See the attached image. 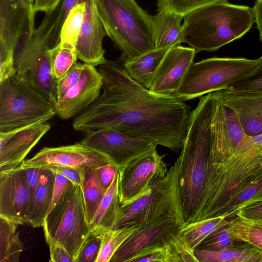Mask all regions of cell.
I'll list each match as a JSON object with an SVG mask.
<instances>
[{"mask_svg": "<svg viewBox=\"0 0 262 262\" xmlns=\"http://www.w3.org/2000/svg\"><path fill=\"white\" fill-rule=\"evenodd\" d=\"M102 93L75 116L73 128L86 133L113 129L181 150L187 134L190 107L174 95L151 92L133 79L119 60L99 66Z\"/></svg>", "mask_w": 262, "mask_h": 262, "instance_id": "cell-1", "label": "cell"}, {"mask_svg": "<svg viewBox=\"0 0 262 262\" xmlns=\"http://www.w3.org/2000/svg\"><path fill=\"white\" fill-rule=\"evenodd\" d=\"M178 158L166 175L152 183L154 194L135 223L138 227L110 262H137L159 252L162 262H198L182 234L185 227L179 189Z\"/></svg>", "mask_w": 262, "mask_h": 262, "instance_id": "cell-2", "label": "cell"}, {"mask_svg": "<svg viewBox=\"0 0 262 262\" xmlns=\"http://www.w3.org/2000/svg\"><path fill=\"white\" fill-rule=\"evenodd\" d=\"M215 92L200 98L191 111L179 157V189L186 225L199 221L206 186L210 150Z\"/></svg>", "mask_w": 262, "mask_h": 262, "instance_id": "cell-3", "label": "cell"}, {"mask_svg": "<svg viewBox=\"0 0 262 262\" xmlns=\"http://www.w3.org/2000/svg\"><path fill=\"white\" fill-rule=\"evenodd\" d=\"M183 42L200 51L213 52L242 38L255 23L253 8L215 2L184 16Z\"/></svg>", "mask_w": 262, "mask_h": 262, "instance_id": "cell-4", "label": "cell"}, {"mask_svg": "<svg viewBox=\"0 0 262 262\" xmlns=\"http://www.w3.org/2000/svg\"><path fill=\"white\" fill-rule=\"evenodd\" d=\"M262 173V134L248 136L223 164L208 166L199 221L215 217L236 193Z\"/></svg>", "mask_w": 262, "mask_h": 262, "instance_id": "cell-5", "label": "cell"}, {"mask_svg": "<svg viewBox=\"0 0 262 262\" xmlns=\"http://www.w3.org/2000/svg\"><path fill=\"white\" fill-rule=\"evenodd\" d=\"M106 35L119 49L124 63L155 49L152 16L135 0H95Z\"/></svg>", "mask_w": 262, "mask_h": 262, "instance_id": "cell-6", "label": "cell"}, {"mask_svg": "<svg viewBox=\"0 0 262 262\" xmlns=\"http://www.w3.org/2000/svg\"><path fill=\"white\" fill-rule=\"evenodd\" d=\"M60 9L46 13L39 26L32 34L18 41L14 55L16 74L27 80L54 106L57 102L55 81L52 75L49 50L53 48L51 37Z\"/></svg>", "mask_w": 262, "mask_h": 262, "instance_id": "cell-7", "label": "cell"}, {"mask_svg": "<svg viewBox=\"0 0 262 262\" xmlns=\"http://www.w3.org/2000/svg\"><path fill=\"white\" fill-rule=\"evenodd\" d=\"M259 59L212 57L193 62L174 95L183 101L227 89L257 67Z\"/></svg>", "mask_w": 262, "mask_h": 262, "instance_id": "cell-8", "label": "cell"}, {"mask_svg": "<svg viewBox=\"0 0 262 262\" xmlns=\"http://www.w3.org/2000/svg\"><path fill=\"white\" fill-rule=\"evenodd\" d=\"M56 114L54 105L16 73L0 82V132L47 122Z\"/></svg>", "mask_w": 262, "mask_h": 262, "instance_id": "cell-9", "label": "cell"}, {"mask_svg": "<svg viewBox=\"0 0 262 262\" xmlns=\"http://www.w3.org/2000/svg\"><path fill=\"white\" fill-rule=\"evenodd\" d=\"M42 227L47 243L62 245L75 262L91 232L80 186L74 184L64 193L47 214Z\"/></svg>", "mask_w": 262, "mask_h": 262, "instance_id": "cell-10", "label": "cell"}, {"mask_svg": "<svg viewBox=\"0 0 262 262\" xmlns=\"http://www.w3.org/2000/svg\"><path fill=\"white\" fill-rule=\"evenodd\" d=\"M211 131L209 167L223 164L248 137L235 112L223 100L220 91L215 92Z\"/></svg>", "mask_w": 262, "mask_h": 262, "instance_id": "cell-11", "label": "cell"}, {"mask_svg": "<svg viewBox=\"0 0 262 262\" xmlns=\"http://www.w3.org/2000/svg\"><path fill=\"white\" fill-rule=\"evenodd\" d=\"M86 133L80 142L104 156L119 169L156 149L158 146L152 141L132 137L110 128Z\"/></svg>", "mask_w": 262, "mask_h": 262, "instance_id": "cell-12", "label": "cell"}, {"mask_svg": "<svg viewBox=\"0 0 262 262\" xmlns=\"http://www.w3.org/2000/svg\"><path fill=\"white\" fill-rule=\"evenodd\" d=\"M163 158L155 149L119 169L118 191L121 207L144 194L154 181L166 175L168 169Z\"/></svg>", "mask_w": 262, "mask_h": 262, "instance_id": "cell-13", "label": "cell"}, {"mask_svg": "<svg viewBox=\"0 0 262 262\" xmlns=\"http://www.w3.org/2000/svg\"><path fill=\"white\" fill-rule=\"evenodd\" d=\"M28 21L19 0H0V82L15 74L14 55Z\"/></svg>", "mask_w": 262, "mask_h": 262, "instance_id": "cell-14", "label": "cell"}, {"mask_svg": "<svg viewBox=\"0 0 262 262\" xmlns=\"http://www.w3.org/2000/svg\"><path fill=\"white\" fill-rule=\"evenodd\" d=\"M110 163L104 156L79 142L58 147H45L31 158L25 160L20 165L23 168L51 165L97 168Z\"/></svg>", "mask_w": 262, "mask_h": 262, "instance_id": "cell-15", "label": "cell"}, {"mask_svg": "<svg viewBox=\"0 0 262 262\" xmlns=\"http://www.w3.org/2000/svg\"><path fill=\"white\" fill-rule=\"evenodd\" d=\"M29 195L25 170L20 165L0 170V216L17 225L26 224Z\"/></svg>", "mask_w": 262, "mask_h": 262, "instance_id": "cell-16", "label": "cell"}, {"mask_svg": "<svg viewBox=\"0 0 262 262\" xmlns=\"http://www.w3.org/2000/svg\"><path fill=\"white\" fill-rule=\"evenodd\" d=\"M102 86L103 79L98 70L93 65L83 63L78 82L55 104L56 115L63 120L76 116L98 98Z\"/></svg>", "mask_w": 262, "mask_h": 262, "instance_id": "cell-17", "label": "cell"}, {"mask_svg": "<svg viewBox=\"0 0 262 262\" xmlns=\"http://www.w3.org/2000/svg\"><path fill=\"white\" fill-rule=\"evenodd\" d=\"M50 128L51 125L43 122L0 132V170L20 165Z\"/></svg>", "mask_w": 262, "mask_h": 262, "instance_id": "cell-18", "label": "cell"}, {"mask_svg": "<svg viewBox=\"0 0 262 262\" xmlns=\"http://www.w3.org/2000/svg\"><path fill=\"white\" fill-rule=\"evenodd\" d=\"M196 54L191 47L177 45L167 52L154 76L149 90L162 95H173Z\"/></svg>", "mask_w": 262, "mask_h": 262, "instance_id": "cell-19", "label": "cell"}, {"mask_svg": "<svg viewBox=\"0 0 262 262\" xmlns=\"http://www.w3.org/2000/svg\"><path fill=\"white\" fill-rule=\"evenodd\" d=\"M85 11L76 45L78 58L95 67L106 62L102 41L106 35L95 0L85 1Z\"/></svg>", "mask_w": 262, "mask_h": 262, "instance_id": "cell-20", "label": "cell"}, {"mask_svg": "<svg viewBox=\"0 0 262 262\" xmlns=\"http://www.w3.org/2000/svg\"><path fill=\"white\" fill-rule=\"evenodd\" d=\"M220 91L224 101L236 114L246 134H262V92Z\"/></svg>", "mask_w": 262, "mask_h": 262, "instance_id": "cell-21", "label": "cell"}, {"mask_svg": "<svg viewBox=\"0 0 262 262\" xmlns=\"http://www.w3.org/2000/svg\"><path fill=\"white\" fill-rule=\"evenodd\" d=\"M158 13L152 16L155 49L171 48L183 42L184 16L158 4Z\"/></svg>", "mask_w": 262, "mask_h": 262, "instance_id": "cell-22", "label": "cell"}, {"mask_svg": "<svg viewBox=\"0 0 262 262\" xmlns=\"http://www.w3.org/2000/svg\"><path fill=\"white\" fill-rule=\"evenodd\" d=\"M194 254L198 262H262V251L241 240L221 250L196 249Z\"/></svg>", "mask_w": 262, "mask_h": 262, "instance_id": "cell-23", "label": "cell"}, {"mask_svg": "<svg viewBox=\"0 0 262 262\" xmlns=\"http://www.w3.org/2000/svg\"><path fill=\"white\" fill-rule=\"evenodd\" d=\"M118 172L96 210L90 224L91 230L101 233L106 230L113 229L119 220L121 207L118 197Z\"/></svg>", "mask_w": 262, "mask_h": 262, "instance_id": "cell-24", "label": "cell"}, {"mask_svg": "<svg viewBox=\"0 0 262 262\" xmlns=\"http://www.w3.org/2000/svg\"><path fill=\"white\" fill-rule=\"evenodd\" d=\"M170 48L153 49L123 63V66L133 79L149 89L159 67Z\"/></svg>", "mask_w": 262, "mask_h": 262, "instance_id": "cell-25", "label": "cell"}, {"mask_svg": "<svg viewBox=\"0 0 262 262\" xmlns=\"http://www.w3.org/2000/svg\"><path fill=\"white\" fill-rule=\"evenodd\" d=\"M44 167L26 223L33 228L42 226L52 198L56 173Z\"/></svg>", "mask_w": 262, "mask_h": 262, "instance_id": "cell-26", "label": "cell"}, {"mask_svg": "<svg viewBox=\"0 0 262 262\" xmlns=\"http://www.w3.org/2000/svg\"><path fill=\"white\" fill-rule=\"evenodd\" d=\"M262 201V173L233 195L217 212L215 216L232 218L241 208Z\"/></svg>", "mask_w": 262, "mask_h": 262, "instance_id": "cell-27", "label": "cell"}, {"mask_svg": "<svg viewBox=\"0 0 262 262\" xmlns=\"http://www.w3.org/2000/svg\"><path fill=\"white\" fill-rule=\"evenodd\" d=\"M18 225L0 216V262H17L24 245L16 233Z\"/></svg>", "mask_w": 262, "mask_h": 262, "instance_id": "cell-28", "label": "cell"}, {"mask_svg": "<svg viewBox=\"0 0 262 262\" xmlns=\"http://www.w3.org/2000/svg\"><path fill=\"white\" fill-rule=\"evenodd\" d=\"M86 219L89 225L106 190L99 180L96 168H84V180L81 186Z\"/></svg>", "mask_w": 262, "mask_h": 262, "instance_id": "cell-29", "label": "cell"}, {"mask_svg": "<svg viewBox=\"0 0 262 262\" xmlns=\"http://www.w3.org/2000/svg\"><path fill=\"white\" fill-rule=\"evenodd\" d=\"M229 220L218 216L187 224L182 234L190 247L194 250L206 238L228 225Z\"/></svg>", "mask_w": 262, "mask_h": 262, "instance_id": "cell-30", "label": "cell"}, {"mask_svg": "<svg viewBox=\"0 0 262 262\" xmlns=\"http://www.w3.org/2000/svg\"><path fill=\"white\" fill-rule=\"evenodd\" d=\"M229 230L235 239L250 243L262 251V221L235 215L229 220Z\"/></svg>", "mask_w": 262, "mask_h": 262, "instance_id": "cell-31", "label": "cell"}, {"mask_svg": "<svg viewBox=\"0 0 262 262\" xmlns=\"http://www.w3.org/2000/svg\"><path fill=\"white\" fill-rule=\"evenodd\" d=\"M138 226L110 229L101 232V245L96 262H110L119 248L137 230Z\"/></svg>", "mask_w": 262, "mask_h": 262, "instance_id": "cell-32", "label": "cell"}, {"mask_svg": "<svg viewBox=\"0 0 262 262\" xmlns=\"http://www.w3.org/2000/svg\"><path fill=\"white\" fill-rule=\"evenodd\" d=\"M85 6V2L77 5L67 16L60 31L59 43L61 48L76 51V45L84 17Z\"/></svg>", "mask_w": 262, "mask_h": 262, "instance_id": "cell-33", "label": "cell"}, {"mask_svg": "<svg viewBox=\"0 0 262 262\" xmlns=\"http://www.w3.org/2000/svg\"><path fill=\"white\" fill-rule=\"evenodd\" d=\"M49 52L51 73L55 80L62 77L77 63L76 51L62 48L59 43Z\"/></svg>", "mask_w": 262, "mask_h": 262, "instance_id": "cell-34", "label": "cell"}, {"mask_svg": "<svg viewBox=\"0 0 262 262\" xmlns=\"http://www.w3.org/2000/svg\"><path fill=\"white\" fill-rule=\"evenodd\" d=\"M255 69L244 78L232 84L227 90L238 92H262V55Z\"/></svg>", "mask_w": 262, "mask_h": 262, "instance_id": "cell-35", "label": "cell"}, {"mask_svg": "<svg viewBox=\"0 0 262 262\" xmlns=\"http://www.w3.org/2000/svg\"><path fill=\"white\" fill-rule=\"evenodd\" d=\"M238 240L231 236L228 224L206 238L196 249L211 251L221 250L231 246Z\"/></svg>", "mask_w": 262, "mask_h": 262, "instance_id": "cell-36", "label": "cell"}, {"mask_svg": "<svg viewBox=\"0 0 262 262\" xmlns=\"http://www.w3.org/2000/svg\"><path fill=\"white\" fill-rule=\"evenodd\" d=\"M101 245V234L91 230L75 262H96Z\"/></svg>", "mask_w": 262, "mask_h": 262, "instance_id": "cell-37", "label": "cell"}, {"mask_svg": "<svg viewBox=\"0 0 262 262\" xmlns=\"http://www.w3.org/2000/svg\"><path fill=\"white\" fill-rule=\"evenodd\" d=\"M219 1L223 0H158L157 4L184 16L200 7Z\"/></svg>", "mask_w": 262, "mask_h": 262, "instance_id": "cell-38", "label": "cell"}, {"mask_svg": "<svg viewBox=\"0 0 262 262\" xmlns=\"http://www.w3.org/2000/svg\"><path fill=\"white\" fill-rule=\"evenodd\" d=\"M83 67V63H76L62 77L56 80L57 101L78 82L81 77Z\"/></svg>", "mask_w": 262, "mask_h": 262, "instance_id": "cell-39", "label": "cell"}, {"mask_svg": "<svg viewBox=\"0 0 262 262\" xmlns=\"http://www.w3.org/2000/svg\"><path fill=\"white\" fill-rule=\"evenodd\" d=\"M85 1L61 0L59 11L51 37L52 43L54 47H55L59 42L62 25L71 10L77 5L85 2Z\"/></svg>", "mask_w": 262, "mask_h": 262, "instance_id": "cell-40", "label": "cell"}, {"mask_svg": "<svg viewBox=\"0 0 262 262\" xmlns=\"http://www.w3.org/2000/svg\"><path fill=\"white\" fill-rule=\"evenodd\" d=\"M48 167L55 172L62 175L75 185L81 187L84 180L85 168L59 165H51Z\"/></svg>", "mask_w": 262, "mask_h": 262, "instance_id": "cell-41", "label": "cell"}, {"mask_svg": "<svg viewBox=\"0 0 262 262\" xmlns=\"http://www.w3.org/2000/svg\"><path fill=\"white\" fill-rule=\"evenodd\" d=\"M55 173L52 198L47 214L56 205L64 193L74 185L62 175Z\"/></svg>", "mask_w": 262, "mask_h": 262, "instance_id": "cell-42", "label": "cell"}, {"mask_svg": "<svg viewBox=\"0 0 262 262\" xmlns=\"http://www.w3.org/2000/svg\"><path fill=\"white\" fill-rule=\"evenodd\" d=\"M44 168V167L24 168L26 172L27 182L30 194L27 220L31 209L34 195Z\"/></svg>", "mask_w": 262, "mask_h": 262, "instance_id": "cell-43", "label": "cell"}, {"mask_svg": "<svg viewBox=\"0 0 262 262\" xmlns=\"http://www.w3.org/2000/svg\"><path fill=\"white\" fill-rule=\"evenodd\" d=\"M97 176L103 188L106 190L119 171V168L111 163L96 168Z\"/></svg>", "mask_w": 262, "mask_h": 262, "instance_id": "cell-44", "label": "cell"}, {"mask_svg": "<svg viewBox=\"0 0 262 262\" xmlns=\"http://www.w3.org/2000/svg\"><path fill=\"white\" fill-rule=\"evenodd\" d=\"M48 244L50 253V261L74 262L73 258L62 245L55 242H50Z\"/></svg>", "mask_w": 262, "mask_h": 262, "instance_id": "cell-45", "label": "cell"}, {"mask_svg": "<svg viewBox=\"0 0 262 262\" xmlns=\"http://www.w3.org/2000/svg\"><path fill=\"white\" fill-rule=\"evenodd\" d=\"M235 215L262 221V201L250 204L239 209Z\"/></svg>", "mask_w": 262, "mask_h": 262, "instance_id": "cell-46", "label": "cell"}, {"mask_svg": "<svg viewBox=\"0 0 262 262\" xmlns=\"http://www.w3.org/2000/svg\"><path fill=\"white\" fill-rule=\"evenodd\" d=\"M61 0H34V11L47 13L55 9Z\"/></svg>", "mask_w": 262, "mask_h": 262, "instance_id": "cell-47", "label": "cell"}, {"mask_svg": "<svg viewBox=\"0 0 262 262\" xmlns=\"http://www.w3.org/2000/svg\"><path fill=\"white\" fill-rule=\"evenodd\" d=\"M25 7L28 13V27L30 32L32 33L35 30L34 17L35 13L34 11V0H19Z\"/></svg>", "mask_w": 262, "mask_h": 262, "instance_id": "cell-48", "label": "cell"}, {"mask_svg": "<svg viewBox=\"0 0 262 262\" xmlns=\"http://www.w3.org/2000/svg\"><path fill=\"white\" fill-rule=\"evenodd\" d=\"M255 23L262 43V0H256L253 6Z\"/></svg>", "mask_w": 262, "mask_h": 262, "instance_id": "cell-49", "label": "cell"}]
</instances>
